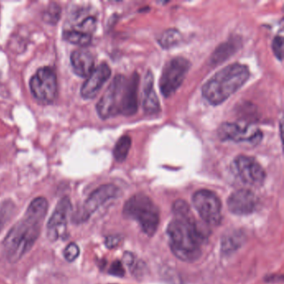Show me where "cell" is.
<instances>
[{"instance_id":"obj_21","label":"cell","mask_w":284,"mask_h":284,"mask_svg":"<svg viewBox=\"0 0 284 284\" xmlns=\"http://www.w3.org/2000/svg\"><path fill=\"white\" fill-rule=\"evenodd\" d=\"M182 40V35L177 30L169 29L164 31L158 38V43L164 48H169L176 46Z\"/></svg>"},{"instance_id":"obj_28","label":"cell","mask_w":284,"mask_h":284,"mask_svg":"<svg viewBox=\"0 0 284 284\" xmlns=\"http://www.w3.org/2000/svg\"><path fill=\"white\" fill-rule=\"evenodd\" d=\"M118 243H119V238L117 236L107 237V239H106V242H105L106 246L107 248H113L114 247L117 246Z\"/></svg>"},{"instance_id":"obj_17","label":"cell","mask_w":284,"mask_h":284,"mask_svg":"<svg viewBox=\"0 0 284 284\" xmlns=\"http://www.w3.org/2000/svg\"><path fill=\"white\" fill-rule=\"evenodd\" d=\"M142 107L147 113H156L160 110V104L153 88V76L151 72H147L143 83L142 94Z\"/></svg>"},{"instance_id":"obj_3","label":"cell","mask_w":284,"mask_h":284,"mask_svg":"<svg viewBox=\"0 0 284 284\" xmlns=\"http://www.w3.org/2000/svg\"><path fill=\"white\" fill-rule=\"evenodd\" d=\"M140 78L134 73L130 78L117 75L97 104V112L102 119L118 114L133 115L138 109V89Z\"/></svg>"},{"instance_id":"obj_13","label":"cell","mask_w":284,"mask_h":284,"mask_svg":"<svg viewBox=\"0 0 284 284\" xmlns=\"http://www.w3.org/2000/svg\"><path fill=\"white\" fill-rule=\"evenodd\" d=\"M110 76L111 70L106 63H102L95 68L81 88V95L83 99L91 100L96 97Z\"/></svg>"},{"instance_id":"obj_5","label":"cell","mask_w":284,"mask_h":284,"mask_svg":"<svg viewBox=\"0 0 284 284\" xmlns=\"http://www.w3.org/2000/svg\"><path fill=\"white\" fill-rule=\"evenodd\" d=\"M123 213L124 217L138 222L142 232L147 236H153L158 229V207L145 194L138 193L131 197L124 204Z\"/></svg>"},{"instance_id":"obj_9","label":"cell","mask_w":284,"mask_h":284,"mask_svg":"<svg viewBox=\"0 0 284 284\" xmlns=\"http://www.w3.org/2000/svg\"><path fill=\"white\" fill-rule=\"evenodd\" d=\"M193 204L207 223L216 225L220 223L222 204L213 192L207 189L197 191L193 196Z\"/></svg>"},{"instance_id":"obj_19","label":"cell","mask_w":284,"mask_h":284,"mask_svg":"<svg viewBox=\"0 0 284 284\" xmlns=\"http://www.w3.org/2000/svg\"><path fill=\"white\" fill-rule=\"evenodd\" d=\"M132 140L128 135H123L116 142L113 148V157L116 161L123 162L126 159L131 147Z\"/></svg>"},{"instance_id":"obj_14","label":"cell","mask_w":284,"mask_h":284,"mask_svg":"<svg viewBox=\"0 0 284 284\" xmlns=\"http://www.w3.org/2000/svg\"><path fill=\"white\" fill-rule=\"evenodd\" d=\"M257 203V198L252 191L240 189L229 196L228 208L233 214L248 215L254 211Z\"/></svg>"},{"instance_id":"obj_24","label":"cell","mask_w":284,"mask_h":284,"mask_svg":"<svg viewBox=\"0 0 284 284\" xmlns=\"http://www.w3.org/2000/svg\"><path fill=\"white\" fill-rule=\"evenodd\" d=\"M63 254L68 262L72 263L78 258V256L80 254V249L77 244H74V243H71L68 246H66L64 252H63Z\"/></svg>"},{"instance_id":"obj_23","label":"cell","mask_w":284,"mask_h":284,"mask_svg":"<svg viewBox=\"0 0 284 284\" xmlns=\"http://www.w3.org/2000/svg\"><path fill=\"white\" fill-rule=\"evenodd\" d=\"M242 243V236L239 235V233L232 234L223 239L222 244V249L224 252H231L232 251L237 249Z\"/></svg>"},{"instance_id":"obj_20","label":"cell","mask_w":284,"mask_h":284,"mask_svg":"<svg viewBox=\"0 0 284 284\" xmlns=\"http://www.w3.org/2000/svg\"><path fill=\"white\" fill-rule=\"evenodd\" d=\"M63 38L69 43L80 46V47L89 45L92 41L91 35H83L81 33L70 30H64Z\"/></svg>"},{"instance_id":"obj_12","label":"cell","mask_w":284,"mask_h":284,"mask_svg":"<svg viewBox=\"0 0 284 284\" xmlns=\"http://www.w3.org/2000/svg\"><path fill=\"white\" fill-rule=\"evenodd\" d=\"M119 188L113 184H105L100 186L89 195L82 208L79 214L81 222H85L96 212L100 207L103 206L110 199H115L119 195Z\"/></svg>"},{"instance_id":"obj_11","label":"cell","mask_w":284,"mask_h":284,"mask_svg":"<svg viewBox=\"0 0 284 284\" xmlns=\"http://www.w3.org/2000/svg\"><path fill=\"white\" fill-rule=\"evenodd\" d=\"M71 210V202L64 197L57 204L47 225V238L51 242L61 239L67 231L68 216Z\"/></svg>"},{"instance_id":"obj_15","label":"cell","mask_w":284,"mask_h":284,"mask_svg":"<svg viewBox=\"0 0 284 284\" xmlns=\"http://www.w3.org/2000/svg\"><path fill=\"white\" fill-rule=\"evenodd\" d=\"M70 63L73 72L82 78H88L95 69L93 54L83 48H78L72 52Z\"/></svg>"},{"instance_id":"obj_7","label":"cell","mask_w":284,"mask_h":284,"mask_svg":"<svg viewBox=\"0 0 284 284\" xmlns=\"http://www.w3.org/2000/svg\"><path fill=\"white\" fill-rule=\"evenodd\" d=\"M190 69L188 59L177 57L169 60L164 66L159 81V88L164 97L171 96L179 88Z\"/></svg>"},{"instance_id":"obj_26","label":"cell","mask_w":284,"mask_h":284,"mask_svg":"<svg viewBox=\"0 0 284 284\" xmlns=\"http://www.w3.org/2000/svg\"><path fill=\"white\" fill-rule=\"evenodd\" d=\"M111 275L113 276L119 277V278H122L125 274V271H124V268H123V264L121 263L120 261H114L112 265L110 267L109 271H108Z\"/></svg>"},{"instance_id":"obj_10","label":"cell","mask_w":284,"mask_h":284,"mask_svg":"<svg viewBox=\"0 0 284 284\" xmlns=\"http://www.w3.org/2000/svg\"><path fill=\"white\" fill-rule=\"evenodd\" d=\"M233 169L239 179L248 186H261L266 178L263 167L254 158L249 156H238L233 161Z\"/></svg>"},{"instance_id":"obj_8","label":"cell","mask_w":284,"mask_h":284,"mask_svg":"<svg viewBox=\"0 0 284 284\" xmlns=\"http://www.w3.org/2000/svg\"><path fill=\"white\" fill-rule=\"evenodd\" d=\"M217 135L223 142H248L256 145L263 139V133L257 127L226 122L220 125Z\"/></svg>"},{"instance_id":"obj_1","label":"cell","mask_w":284,"mask_h":284,"mask_svg":"<svg viewBox=\"0 0 284 284\" xmlns=\"http://www.w3.org/2000/svg\"><path fill=\"white\" fill-rule=\"evenodd\" d=\"M48 207L45 198L38 197L34 199L23 218L9 230L3 240V248L10 263L19 262L38 240Z\"/></svg>"},{"instance_id":"obj_22","label":"cell","mask_w":284,"mask_h":284,"mask_svg":"<svg viewBox=\"0 0 284 284\" xmlns=\"http://www.w3.org/2000/svg\"><path fill=\"white\" fill-rule=\"evenodd\" d=\"M234 51H235V46L233 45V43H223L222 45L218 46V48L213 53L211 60L214 64H219L232 55Z\"/></svg>"},{"instance_id":"obj_18","label":"cell","mask_w":284,"mask_h":284,"mask_svg":"<svg viewBox=\"0 0 284 284\" xmlns=\"http://www.w3.org/2000/svg\"><path fill=\"white\" fill-rule=\"evenodd\" d=\"M15 204L10 199H6L0 203V233L9 223L15 213Z\"/></svg>"},{"instance_id":"obj_2","label":"cell","mask_w":284,"mask_h":284,"mask_svg":"<svg viewBox=\"0 0 284 284\" xmlns=\"http://www.w3.org/2000/svg\"><path fill=\"white\" fill-rule=\"evenodd\" d=\"M175 215V219L170 222L167 228L169 246L175 256L181 260H197L201 255L205 236L196 223L189 208Z\"/></svg>"},{"instance_id":"obj_27","label":"cell","mask_w":284,"mask_h":284,"mask_svg":"<svg viewBox=\"0 0 284 284\" xmlns=\"http://www.w3.org/2000/svg\"><path fill=\"white\" fill-rule=\"evenodd\" d=\"M57 4L54 3L53 6H49V9H48V12L46 13V15H47V21L50 22L52 23H54V21H58V19L59 18V12H60V9L59 8H57L56 10L54 11L55 8H56Z\"/></svg>"},{"instance_id":"obj_16","label":"cell","mask_w":284,"mask_h":284,"mask_svg":"<svg viewBox=\"0 0 284 284\" xmlns=\"http://www.w3.org/2000/svg\"><path fill=\"white\" fill-rule=\"evenodd\" d=\"M97 19L94 14L88 11L80 10L73 14L69 26L65 30H72L83 35H91L96 29Z\"/></svg>"},{"instance_id":"obj_4","label":"cell","mask_w":284,"mask_h":284,"mask_svg":"<svg viewBox=\"0 0 284 284\" xmlns=\"http://www.w3.org/2000/svg\"><path fill=\"white\" fill-rule=\"evenodd\" d=\"M249 76V70L245 65H228L207 81L202 89L203 96L211 105H220L238 91Z\"/></svg>"},{"instance_id":"obj_25","label":"cell","mask_w":284,"mask_h":284,"mask_svg":"<svg viewBox=\"0 0 284 284\" xmlns=\"http://www.w3.org/2000/svg\"><path fill=\"white\" fill-rule=\"evenodd\" d=\"M273 51L275 56L282 61L284 55V38L281 35H278L273 41Z\"/></svg>"},{"instance_id":"obj_6","label":"cell","mask_w":284,"mask_h":284,"mask_svg":"<svg viewBox=\"0 0 284 284\" xmlns=\"http://www.w3.org/2000/svg\"><path fill=\"white\" fill-rule=\"evenodd\" d=\"M30 91L36 100L43 104L54 102L58 91V81L54 69L40 68L30 80Z\"/></svg>"}]
</instances>
